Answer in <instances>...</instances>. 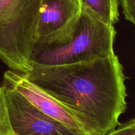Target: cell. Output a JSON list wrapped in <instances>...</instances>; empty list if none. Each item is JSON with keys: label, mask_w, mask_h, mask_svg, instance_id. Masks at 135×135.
<instances>
[{"label": "cell", "mask_w": 135, "mask_h": 135, "mask_svg": "<svg viewBox=\"0 0 135 135\" xmlns=\"http://www.w3.org/2000/svg\"><path fill=\"white\" fill-rule=\"evenodd\" d=\"M30 65L26 79L64 106L85 135H105L121 124L127 77L115 54L65 65Z\"/></svg>", "instance_id": "obj_1"}, {"label": "cell", "mask_w": 135, "mask_h": 135, "mask_svg": "<svg viewBox=\"0 0 135 135\" xmlns=\"http://www.w3.org/2000/svg\"><path fill=\"white\" fill-rule=\"evenodd\" d=\"M116 32L90 11H82L68 24L48 35L37 38L30 61L41 65L58 66L90 61L115 54Z\"/></svg>", "instance_id": "obj_2"}, {"label": "cell", "mask_w": 135, "mask_h": 135, "mask_svg": "<svg viewBox=\"0 0 135 135\" xmlns=\"http://www.w3.org/2000/svg\"><path fill=\"white\" fill-rule=\"evenodd\" d=\"M42 0H0V59L19 73L31 69Z\"/></svg>", "instance_id": "obj_3"}, {"label": "cell", "mask_w": 135, "mask_h": 135, "mask_svg": "<svg viewBox=\"0 0 135 135\" xmlns=\"http://www.w3.org/2000/svg\"><path fill=\"white\" fill-rule=\"evenodd\" d=\"M1 86L15 135H84L41 112L14 90Z\"/></svg>", "instance_id": "obj_4"}, {"label": "cell", "mask_w": 135, "mask_h": 135, "mask_svg": "<svg viewBox=\"0 0 135 135\" xmlns=\"http://www.w3.org/2000/svg\"><path fill=\"white\" fill-rule=\"evenodd\" d=\"M1 85L21 94L44 114L59 121L74 131L84 134L69 112L47 92L28 80L22 73L13 70L7 71L3 75Z\"/></svg>", "instance_id": "obj_5"}, {"label": "cell", "mask_w": 135, "mask_h": 135, "mask_svg": "<svg viewBox=\"0 0 135 135\" xmlns=\"http://www.w3.org/2000/svg\"><path fill=\"white\" fill-rule=\"evenodd\" d=\"M82 8L80 0H42L36 38L63 28L81 12Z\"/></svg>", "instance_id": "obj_6"}, {"label": "cell", "mask_w": 135, "mask_h": 135, "mask_svg": "<svg viewBox=\"0 0 135 135\" xmlns=\"http://www.w3.org/2000/svg\"><path fill=\"white\" fill-rule=\"evenodd\" d=\"M82 5L103 22L114 26L119 20V0H80Z\"/></svg>", "instance_id": "obj_7"}, {"label": "cell", "mask_w": 135, "mask_h": 135, "mask_svg": "<svg viewBox=\"0 0 135 135\" xmlns=\"http://www.w3.org/2000/svg\"><path fill=\"white\" fill-rule=\"evenodd\" d=\"M0 135H15L8 115L2 87L0 86Z\"/></svg>", "instance_id": "obj_8"}, {"label": "cell", "mask_w": 135, "mask_h": 135, "mask_svg": "<svg viewBox=\"0 0 135 135\" xmlns=\"http://www.w3.org/2000/svg\"><path fill=\"white\" fill-rule=\"evenodd\" d=\"M105 135H135L134 119H131L123 123H121L117 128Z\"/></svg>", "instance_id": "obj_9"}, {"label": "cell", "mask_w": 135, "mask_h": 135, "mask_svg": "<svg viewBox=\"0 0 135 135\" xmlns=\"http://www.w3.org/2000/svg\"><path fill=\"white\" fill-rule=\"evenodd\" d=\"M119 5L122 8L125 19L135 23V0H119Z\"/></svg>", "instance_id": "obj_10"}]
</instances>
